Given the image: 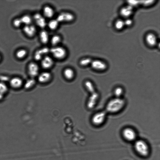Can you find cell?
<instances>
[{
  "label": "cell",
  "mask_w": 160,
  "mask_h": 160,
  "mask_svg": "<svg viewBox=\"0 0 160 160\" xmlns=\"http://www.w3.org/2000/svg\"><path fill=\"white\" fill-rule=\"evenodd\" d=\"M124 90L123 88L121 86H117L115 88L114 90V97L118 98H123L124 94Z\"/></svg>",
  "instance_id": "cell-23"
},
{
  "label": "cell",
  "mask_w": 160,
  "mask_h": 160,
  "mask_svg": "<svg viewBox=\"0 0 160 160\" xmlns=\"http://www.w3.org/2000/svg\"><path fill=\"white\" fill-rule=\"evenodd\" d=\"M85 86L87 90L90 94L96 91L94 84L90 81H86L85 83Z\"/></svg>",
  "instance_id": "cell-24"
},
{
  "label": "cell",
  "mask_w": 160,
  "mask_h": 160,
  "mask_svg": "<svg viewBox=\"0 0 160 160\" xmlns=\"http://www.w3.org/2000/svg\"><path fill=\"white\" fill-rule=\"evenodd\" d=\"M91 65L93 69L99 72H103L108 68L107 65L105 62L100 60H92Z\"/></svg>",
  "instance_id": "cell-7"
},
{
  "label": "cell",
  "mask_w": 160,
  "mask_h": 160,
  "mask_svg": "<svg viewBox=\"0 0 160 160\" xmlns=\"http://www.w3.org/2000/svg\"><path fill=\"white\" fill-rule=\"evenodd\" d=\"M20 19L22 24H25V25L32 24L33 20V18L29 15H25L22 16Z\"/></svg>",
  "instance_id": "cell-25"
},
{
  "label": "cell",
  "mask_w": 160,
  "mask_h": 160,
  "mask_svg": "<svg viewBox=\"0 0 160 160\" xmlns=\"http://www.w3.org/2000/svg\"><path fill=\"white\" fill-rule=\"evenodd\" d=\"M92 60L88 57L84 58L80 60L79 62L80 65L83 67H86L91 65Z\"/></svg>",
  "instance_id": "cell-27"
},
{
  "label": "cell",
  "mask_w": 160,
  "mask_h": 160,
  "mask_svg": "<svg viewBox=\"0 0 160 160\" xmlns=\"http://www.w3.org/2000/svg\"><path fill=\"white\" fill-rule=\"evenodd\" d=\"M157 38L156 35L153 33H149L146 35L145 41L148 45L153 47L156 46L157 43Z\"/></svg>",
  "instance_id": "cell-13"
},
{
  "label": "cell",
  "mask_w": 160,
  "mask_h": 160,
  "mask_svg": "<svg viewBox=\"0 0 160 160\" xmlns=\"http://www.w3.org/2000/svg\"><path fill=\"white\" fill-rule=\"evenodd\" d=\"M126 104V100L123 98L114 97L110 100L107 104L105 110L107 114H117L124 109Z\"/></svg>",
  "instance_id": "cell-1"
},
{
  "label": "cell",
  "mask_w": 160,
  "mask_h": 160,
  "mask_svg": "<svg viewBox=\"0 0 160 160\" xmlns=\"http://www.w3.org/2000/svg\"><path fill=\"white\" fill-rule=\"evenodd\" d=\"M43 13V15L45 18H51L54 15L55 12L51 7L47 6L44 7Z\"/></svg>",
  "instance_id": "cell-16"
},
{
  "label": "cell",
  "mask_w": 160,
  "mask_h": 160,
  "mask_svg": "<svg viewBox=\"0 0 160 160\" xmlns=\"http://www.w3.org/2000/svg\"><path fill=\"white\" fill-rule=\"evenodd\" d=\"M135 146L136 152L142 156H146L148 154V146L144 141L142 140L137 141L135 144Z\"/></svg>",
  "instance_id": "cell-4"
},
{
  "label": "cell",
  "mask_w": 160,
  "mask_h": 160,
  "mask_svg": "<svg viewBox=\"0 0 160 160\" xmlns=\"http://www.w3.org/2000/svg\"><path fill=\"white\" fill-rule=\"evenodd\" d=\"M75 74L74 70L70 68H65L63 72L64 76L65 78L70 81L74 78Z\"/></svg>",
  "instance_id": "cell-20"
},
{
  "label": "cell",
  "mask_w": 160,
  "mask_h": 160,
  "mask_svg": "<svg viewBox=\"0 0 160 160\" xmlns=\"http://www.w3.org/2000/svg\"><path fill=\"white\" fill-rule=\"evenodd\" d=\"M75 17L74 15L69 12H61L58 15L56 19L60 23H64V22H69L73 21Z\"/></svg>",
  "instance_id": "cell-5"
},
{
  "label": "cell",
  "mask_w": 160,
  "mask_h": 160,
  "mask_svg": "<svg viewBox=\"0 0 160 160\" xmlns=\"http://www.w3.org/2000/svg\"><path fill=\"white\" fill-rule=\"evenodd\" d=\"M120 14L122 16L126 18H128L133 14V8L128 5L123 7L120 11Z\"/></svg>",
  "instance_id": "cell-18"
},
{
  "label": "cell",
  "mask_w": 160,
  "mask_h": 160,
  "mask_svg": "<svg viewBox=\"0 0 160 160\" xmlns=\"http://www.w3.org/2000/svg\"><path fill=\"white\" fill-rule=\"evenodd\" d=\"M100 97V94L97 91L91 94L87 102L88 108L90 109L94 108L99 100Z\"/></svg>",
  "instance_id": "cell-8"
},
{
  "label": "cell",
  "mask_w": 160,
  "mask_h": 160,
  "mask_svg": "<svg viewBox=\"0 0 160 160\" xmlns=\"http://www.w3.org/2000/svg\"><path fill=\"white\" fill-rule=\"evenodd\" d=\"M41 61L42 67L44 69L51 68L54 64V61L52 58L48 55L44 57Z\"/></svg>",
  "instance_id": "cell-12"
},
{
  "label": "cell",
  "mask_w": 160,
  "mask_h": 160,
  "mask_svg": "<svg viewBox=\"0 0 160 160\" xmlns=\"http://www.w3.org/2000/svg\"><path fill=\"white\" fill-rule=\"evenodd\" d=\"M13 24L15 27L18 28L20 27L23 24L20 18H17L13 21Z\"/></svg>",
  "instance_id": "cell-32"
},
{
  "label": "cell",
  "mask_w": 160,
  "mask_h": 160,
  "mask_svg": "<svg viewBox=\"0 0 160 160\" xmlns=\"http://www.w3.org/2000/svg\"><path fill=\"white\" fill-rule=\"evenodd\" d=\"M1 55H0V60H1Z\"/></svg>",
  "instance_id": "cell-36"
},
{
  "label": "cell",
  "mask_w": 160,
  "mask_h": 160,
  "mask_svg": "<svg viewBox=\"0 0 160 160\" xmlns=\"http://www.w3.org/2000/svg\"><path fill=\"white\" fill-rule=\"evenodd\" d=\"M27 54V52L25 50L22 49L18 51L16 53V56L20 59H23Z\"/></svg>",
  "instance_id": "cell-28"
},
{
  "label": "cell",
  "mask_w": 160,
  "mask_h": 160,
  "mask_svg": "<svg viewBox=\"0 0 160 160\" xmlns=\"http://www.w3.org/2000/svg\"><path fill=\"white\" fill-rule=\"evenodd\" d=\"M50 53L54 58L59 60L64 59L67 55L66 49L59 46L53 47L50 48Z\"/></svg>",
  "instance_id": "cell-2"
},
{
  "label": "cell",
  "mask_w": 160,
  "mask_h": 160,
  "mask_svg": "<svg viewBox=\"0 0 160 160\" xmlns=\"http://www.w3.org/2000/svg\"><path fill=\"white\" fill-rule=\"evenodd\" d=\"M11 86L15 88H19L23 85V81L19 77H15L12 79L10 81Z\"/></svg>",
  "instance_id": "cell-19"
},
{
  "label": "cell",
  "mask_w": 160,
  "mask_h": 160,
  "mask_svg": "<svg viewBox=\"0 0 160 160\" xmlns=\"http://www.w3.org/2000/svg\"><path fill=\"white\" fill-rule=\"evenodd\" d=\"M62 41L61 37L59 35H53L50 40L51 43L53 47L59 46Z\"/></svg>",
  "instance_id": "cell-21"
},
{
  "label": "cell",
  "mask_w": 160,
  "mask_h": 160,
  "mask_svg": "<svg viewBox=\"0 0 160 160\" xmlns=\"http://www.w3.org/2000/svg\"><path fill=\"white\" fill-rule=\"evenodd\" d=\"M8 91V88L6 84L4 82H0V94L4 95Z\"/></svg>",
  "instance_id": "cell-30"
},
{
  "label": "cell",
  "mask_w": 160,
  "mask_h": 160,
  "mask_svg": "<svg viewBox=\"0 0 160 160\" xmlns=\"http://www.w3.org/2000/svg\"><path fill=\"white\" fill-rule=\"evenodd\" d=\"M122 135L124 138L129 141L134 140L136 136L135 131L131 127L124 128L122 131Z\"/></svg>",
  "instance_id": "cell-9"
},
{
  "label": "cell",
  "mask_w": 160,
  "mask_h": 160,
  "mask_svg": "<svg viewBox=\"0 0 160 160\" xmlns=\"http://www.w3.org/2000/svg\"><path fill=\"white\" fill-rule=\"evenodd\" d=\"M4 95L0 94V100H1L3 98Z\"/></svg>",
  "instance_id": "cell-35"
},
{
  "label": "cell",
  "mask_w": 160,
  "mask_h": 160,
  "mask_svg": "<svg viewBox=\"0 0 160 160\" xmlns=\"http://www.w3.org/2000/svg\"><path fill=\"white\" fill-rule=\"evenodd\" d=\"M25 34L29 37H34L36 34L37 29L36 27L32 24L25 25L23 28Z\"/></svg>",
  "instance_id": "cell-15"
},
{
  "label": "cell",
  "mask_w": 160,
  "mask_h": 160,
  "mask_svg": "<svg viewBox=\"0 0 160 160\" xmlns=\"http://www.w3.org/2000/svg\"><path fill=\"white\" fill-rule=\"evenodd\" d=\"M39 38L40 41L44 44H47L50 41L49 34L46 30H42L40 32L39 34Z\"/></svg>",
  "instance_id": "cell-17"
},
{
  "label": "cell",
  "mask_w": 160,
  "mask_h": 160,
  "mask_svg": "<svg viewBox=\"0 0 160 160\" xmlns=\"http://www.w3.org/2000/svg\"><path fill=\"white\" fill-rule=\"evenodd\" d=\"M36 84V81L34 78H31L27 80L25 84V87L26 89L32 88Z\"/></svg>",
  "instance_id": "cell-26"
},
{
  "label": "cell",
  "mask_w": 160,
  "mask_h": 160,
  "mask_svg": "<svg viewBox=\"0 0 160 160\" xmlns=\"http://www.w3.org/2000/svg\"><path fill=\"white\" fill-rule=\"evenodd\" d=\"M28 73L32 78H34L38 76L39 73V67L35 62H31L28 66Z\"/></svg>",
  "instance_id": "cell-11"
},
{
  "label": "cell",
  "mask_w": 160,
  "mask_h": 160,
  "mask_svg": "<svg viewBox=\"0 0 160 160\" xmlns=\"http://www.w3.org/2000/svg\"><path fill=\"white\" fill-rule=\"evenodd\" d=\"M124 23L125 26H130L133 24V22L132 20L130 19H127L124 21Z\"/></svg>",
  "instance_id": "cell-34"
},
{
  "label": "cell",
  "mask_w": 160,
  "mask_h": 160,
  "mask_svg": "<svg viewBox=\"0 0 160 160\" xmlns=\"http://www.w3.org/2000/svg\"><path fill=\"white\" fill-rule=\"evenodd\" d=\"M52 78L51 74L48 72H42L38 75V81L41 83L46 84L49 82Z\"/></svg>",
  "instance_id": "cell-14"
},
{
  "label": "cell",
  "mask_w": 160,
  "mask_h": 160,
  "mask_svg": "<svg viewBox=\"0 0 160 160\" xmlns=\"http://www.w3.org/2000/svg\"><path fill=\"white\" fill-rule=\"evenodd\" d=\"M125 26L124 21L122 20H117L115 23V27L118 30L123 29Z\"/></svg>",
  "instance_id": "cell-29"
},
{
  "label": "cell",
  "mask_w": 160,
  "mask_h": 160,
  "mask_svg": "<svg viewBox=\"0 0 160 160\" xmlns=\"http://www.w3.org/2000/svg\"><path fill=\"white\" fill-rule=\"evenodd\" d=\"M33 19L35 24L40 28L44 29L47 26V23L45 18L39 13H35L33 16Z\"/></svg>",
  "instance_id": "cell-6"
},
{
  "label": "cell",
  "mask_w": 160,
  "mask_h": 160,
  "mask_svg": "<svg viewBox=\"0 0 160 160\" xmlns=\"http://www.w3.org/2000/svg\"><path fill=\"white\" fill-rule=\"evenodd\" d=\"M60 23L57 20L52 19L47 23V26L49 29L52 30H55L58 28Z\"/></svg>",
  "instance_id": "cell-22"
},
{
  "label": "cell",
  "mask_w": 160,
  "mask_h": 160,
  "mask_svg": "<svg viewBox=\"0 0 160 160\" xmlns=\"http://www.w3.org/2000/svg\"><path fill=\"white\" fill-rule=\"evenodd\" d=\"M155 2V1H140V4L145 6H149L152 5Z\"/></svg>",
  "instance_id": "cell-31"
},
{
  "label": "cell",
  "mask_w": 160,
  "mask_h": 160,
  "mask_svg": "<svg viewBox=\"0 0 160 160\" xmlns=\"http://www.w3.org/2000/svg\"><path fill=\"white\" fill-rule=\"evenodd\" d=\"M128 4V6H129L132 8L133 7L136 6L140 4V1H127Z\"/></svg>",
  "instance_id": "cell-33"
},
{
  "label": "cell",
  "mask_w": 160,
  "mask_h": 160,
  "mask_svg": "<svg viewBox=\"0 0 160 160\" xmlns=\"http://www.w3.org/2000/svg\"><path fill=\"white\" fill-rule=\"evenodd\" d=\"M50 53V48L47 47H44L35 52L34 55V59L37 61H41L44 57L48 55Z\"/></svg>",
  "instance_id": "cell-10"
},
{
  "label": "cell",
  "mask_w": 160,
  "mask_h": 160,
  "mask_svg": "<svg viewBox=\"0 0 160 160\" xmlns=\"http://www.w3.org/2000/svg\"><path fill=\"white\" fill-rule=\"evenodd\" d=\"M107 113L105 110L101 111L93 115L91 118V122L94 125L100 126L105 123Z\"/></svg>",
  "instance_id": "cell-3"
}]
</instances>
